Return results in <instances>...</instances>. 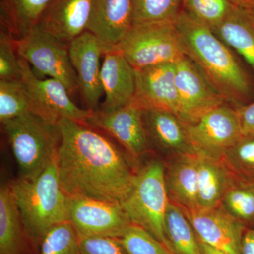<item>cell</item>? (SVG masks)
<instances>
[{"label": "cell", "instance_id": "obj_1", "mask_svg": "<svg viewBox=\"0 0 254 254\" xmlns=\"http://www.w3.org/2000/svg\"><path fill=\"white\" fill-rule=\"evenodd\" d=\"M58 127L60 140L55 162L66 195L121 205L136 173L125 155L86 124L62 118Z\"/></svg>", "mask_w": 254, "mask_h": 254}, {"label": "cell", "instance_id": "obj_2", "mask_svg": "<svg viewBox=\"0 0 254 254\" xmlns=\"http://www.w3.org/2000/svg\"><path fill=\"white\" fill-rule=\"evenodd\" d=\"M174 26L184 51L226 102L242 105L250 96V79L230 48L211 28L183 9ZM236 106V107H237Z\"/></svg>", "mask_w": 254, "mask_h": 254}, {"label": "cell", "instance_id": "obj_3", "mask_svg": "<svg viewBox=\"0 0 254 254\" xmlns=\"http://www.w3.org/2000/svg\"><path fill=\"white\" fill-rule=\"evenodd\" d=\"M10 186L25 233L33 242L41 243L52 227L68 221V196L60 185L55 158L38 176L19 177Z\"/></svg>", "mask_w": 254, "mask_h": 254}, {"label": "cell", "instance_id": "obj_4", "mask_svg": "<svg viewBox=\"0 0 254 254\" xmlns=\"http://www.w3.org/2000/svg\"><path fill=\"white\" fill-rule=\"evenodd\" d=\"M165 168L160 160H152L137 170L131 190L121 206L131 224L143 227L170 250L165 232L169 203Z\"/></svg>", "mask_w": 254, "mask_h": 254}, {"label": "cell", "instance_id": "obj_5", "mask_svg": "<svg viewBox=\"0 0 254 254\" xmlns=\"http://www.w3.org/2000/svg\"><path fill=\"white\" fill-rule=\"evenodd\" d=\"M1 125L17 162L20 178L38 176L54 160L60 140L58 124L29 114Z\"/></svg>", "mask_w": 254, "mask_h": 254}, {"label": "cell", "instance_id": "obj_6", "mask_svg": "<svg viewBox=\"0 0 254 254\" xmlns=\"http://www.w3.org/2000/svg\"><path fill=\"white\" fill-rule=\"evenodd\" d=\"M115 50L135 69L176 63L186 56L174 23H133Z\"/></svg>", "mask_w": 254, "mask_h": 254}, {"label": "cell", "instance_id": "obj_7", "mask_svg": "<svg viewBox=\"0 0 254 254\" xmlns=\"http://www.w3.org/2000/svg\"><path fill=\"white\" fill-rule=\"evenodd\" d=\"M18 56L28 62L40 76L63 83L70 95L78 90L77 78L69 58V45L36 25L16 40Z\"/></svg>", "mask_w": 254, "mask_h": 254}, {"label": "cell", "instance_id": "obj_8", "mask_svg": "<svg viewBox=\"0 0 254 254\" xmlns=\"http://www.w3.org/2000/svg\"><path fill=\"white\" fill-rule=\"evenodd\" d=\"M19 64L20 81L32 114L55 125L62 118L86 123L91 110L78 108L70 98L71 95L63 83L54 78L38 77L28 62L20 57Z\"/></svg>", "mask_w": 254, "mask_h": 254}, {"label": "cell", "instance_id": "obj_9", "mask_svg": "<svg viewBox=\"0 0 254 254\" xmlns=\"http://www.w3.org/2000/svg\"><path fill=\"white\" fill-rule=\"evenodd\" d=\"M185 125L195 151L215 158H221L243 136L236 108L225 103Z\"/></svg>", "mask_w": 254, "mask_h": 254}, {"label": "cell", "instance_id": "obj_10", "mask_svg": "<svg viewBox=\"0 0 254 254\" xmlns=\"http://www.w3.org/2000/svg\"><path fill=\"white\" fill-rule=\"evenodd\" d=\"M68 222L78 237L120 238L131 225L121 205L78 196H68Z\"/></svg>", "mask_w": 254, "mask_h": 254}, {"label": "cell", "instance_id": "obj_11", "mask_svg": "<svg viewBox=\"0 0 254 254\" xmlns=\"http://www.w3.org/2000/svg\"><path fill=\"white\" fill-rule=\"evenodd\" d=\"M143 113V105L135 99L113 111H92L85 124L108 133L123 145L131 158L138 160L149 150L150 145Z\"/></svg>", "mask_w": 254, "mask_h": 254}, {"label": "cell", "instance_id": "obj_12", "mask_svg": "<svg viewBox=\"0 0 254 254\" xmlns=\"http://www.w3.org/2000/svg\"><path fill=\"white\" fill-rule=\"evenodd\" d=\"M175 66L179 98L177 116L184 123H194L205 113L226 103L190 58L184 57Z\"/></svg>", "mask_w": 254, "mask_h": 254}, {"label": "cell", "instance_id": "obj_13", "mask_svg": "<svg viewBox=\"0 0 254 254\" xmlns=\"http://www.w3.org/2000/svg\"><path fill=\"white\" fill-rule=\"evenodd\" d=\"M68 52L78 90L88 109L96 111L103 93L100 59L104 53L101 43L93 33L86 31L70 43Z\"/></svg>", "mask_w": 254, "mask_h": 254}, {"label": "cell", "instance_id": "obj_14", "mask_svg": "<svg viewBox=\"0 0 254 254\" xmlns=\"http://www.w3.org/2000/svg\"><path fill=\"white\" fill-rule=\"evenodd\" d=\"M183 210L200 240L227 254H241L242 236L247 227L232 218L220 205Z\"/></svg>", "mask_w": 254, "mask_h": 254}, {"label": "cell", "instance_id": "obj_15", "mask_svg": "<svg viewBox=\"0 0 254 254\" xmlns=\"http://www.w3.org/2000/svg\"><path fill=\"white\" fill-rule=\"evenodd\" d=\"M134 0H93L86 31L100 42L103 53L116 48L133 24Z\"/></svg>", "mask_w": 254, "mask_h": 254}, {"label": "cell", "instance_id": "obj_16", "mask_svg": "<svg viewBox=\"0 0 254 254\" xmlns=\"http://www.w3.org/2000/svg\"><path fill=\"white\" fill-rule=\"evenodd\" d=\"M135 72L136 99L143 108L168 110L177 116L179 98L175 63L160 64L135 69Z\"/></svg>", "mask_w": 254, "mask_h": 254}, {"label": "cell", "instance_id": "obj_17", "mask_svg": "<svg viewBox=\"0 0 254 254\" xmlns=\"http://www.w3.org/2000/svg\"><path fill=\"white\" fill-rule=\"evenodd\" d=\"M104 55L100 78L105 98L98 110L113 111L136 99V72L118 50H112Z\"/></svg>", "mask_w": 254, "mask_h": 254}, {"label": "cell", "instance_id": "obj_18", "mask_svg": "<svg viewBox=\"0 0 254 254\" xmlns=\"http://www.w3.org/2000/svg\"><path fill=\"white\" fill-rule=\"evenodd\" d=\"M93 0H50L38 26L69 45L86 31Z\"/></svg>", "mask_w": 254, "mask_h": 254}, {"label": "cell", "instance_id": "obj_19", "mask_svg": "<svg viewBox=\"0 0 254 254\" xmlns=\"http://www.w3.org/2000/svg\"><path fill=\"white\" fill-rule=\"evenodd\" d=\"M143 118L150 144L173 158L196 153L185 123L175 114L158 108H143Z\"/></svg>", "mask_w": 254, "mask_h": 254}, {"label": "cell", "instance_id": "obj_20", "mask_svg": "<svg viewBox=\"0 0 254 254\" xmlns=\"http://www.w3.org/2000/svg\"><path fill=\"white\" fill-rule=\"evenodd\" d=\"M169 200L187 210L198 208V155L173 157L165 168Z\"/></svg>", "mask_w": 254, "mask_h": 254}, {"label": "cell", "instance_id": "obj_21", "mask_svg": "<svg viewBox=\"0 0 254 254\" xmlns=\"http://www.w3.org/2000/svg\"><path fill=\"white\" fill-rule=\"evenodd\" d=\"M197 155L198 208H215L220 205L225 192L236 175L221 158H213L200 153H197Z\"/></svg>", "mask_w": 254, "mask_h": 254}, {"label": "cell", "instance_id": "obj_22", "mask_svg": "<svg viewBox=\"0 0 254 254\" xmlns=\"http://www.w3.org/2000/svg\"><path fill=\"white\" fill-rule=\"evenodd\" d=\"M212 30L254 70V15L251 10L235 5L227 17Z\"/></svg>", "mask_w": 254, "mask_h": 254}, {"label": "cell", "instance_id": "obj_23", "mask_svg": "<svg viewBox=\"0 0 254 254\" xmlns=\"http://www.w3.org/2000/svg\"><path fill=\"white\" fill-rule=\"evenodd\" d=\"M24 227L11 186L0 188V254H23Z\"/></svg>", "mask_w": 254, "mask_h": 254}, {"label": "cell", "instance_id": "obj_24", "mask_svg": "<svg viewBox=\"0 0 254 254\" xmlns=\"http://www.w3.org/2000/svg\"><path fill=\"white\" fill-rule=\"evenodd\" d=\"M50 0H0L1 28L15 40L38 24Z\"/></svg>", "mask_w": 254, "mask_h": 254}, {"label": "cell", "instance_id": "obj_25", "mask_svg": "<svg viewBox=\"0 0 254 254\" xmlns=\"http://www.w3.org/2000/svg\"><path fill=\"white\" fill-rule=\"evenodd\" d=\"M165 236L175 254H202L196 234L183 209L169 200L165 217Z\"/></svg>", "mask_w": 254, "mask_h": 254}, {"label": "cell", "instance_id": "obj_26", "mask_svg": "<svg viewBox=\"0 0 254 254\" xmlns=\"http://www.w3.org/2000/svg\"><path fill=\"white\" fill-rule=\"evenodd\" d=\"M220 205L246 227L254 225V180L236 176Z\"/></svg>", "mask_w": 254, "mask_h": 254}, {"label": "cell", "instance_id": "obj_27", "mask_svg": "<svg viewBox=\"0 0 254 254\" xmlns=\"http://www.w3.org/2000/svg\"><path fill=\"white\" fill-rule=\"evenodd\" d=\"M182 9V0H134L133 23H174Z\"/></svg>", "mask_w": 254, "mask_h": 254}, {"label": "cell", "instance_id": "obj_28", "mask_svg": "<svg viewBox=\"0 0 254 254\" xmlns=\"http://www.w3.org/2000/svg\"><path fill=\"white\" fill-rule=\"evenodd\" d=\"M182 9L200 23L213 28L227 17L235 4L230 0H182Z\"/></svg>", "mask_w": 254, "mask_h": 254}, {"label": "cell", "instance_id": "obj_29", "mask_svg": "<svg viewBox=\"0 0 254 254\" xmlns=\"http://www.w3.org/2000/svg\"><path fill=\"white\" fill-rule=\"evenodd\" d=\"M40 254H81L77 233L70 222L58 224L47 232Z\"/></svg>", "mask_w": 254, "mask_h": 254}, {"label": "cell", "instance_id": "obj_30", "mask_svg": "<svg viewBox=\"0 0 254 254\" xmlns=\"http://www.w3.org/2000/svg\"><path fill=\"white\" fill-rule=\"evenodd\" d=\"M221 159L236 176L254 180V135L242 136Z\"/></svg>", "mask_w": 254, "mask_h": 254}, {"label": "cell", "instance_id": "obj_31", "mask_svg": "<svg viewBox=\"0 0 254 254\" xmlns=\"http://www.w3.org/2000/svg\"><path fill=\"white\" fill-rule=\"evenodd\" d=\"M32 114L21 81L0 80V122Z\"/></svg>", "mask_w": 254, "mask_h": 254}, {"label": "cell", "instance_id": "obj_32", "mask_svg": "<svg viewBox=\"0 0 254 254\" xmlns=\"http://www.w3.org/2000/svg\"><path fill=\"white\" fill-rule=\"evenodd\" d=\"M120 240L127 254H175L143 227L131 224Z\"/></svg>", "mask_w": 254, "mask_h": 254}, {"label": "cell", "instance_id": "obj_33", "mask_svg": "<svg viewBox=\"0 0 254 254\" xmlns=\"http://www.w3.org/2000/svg\"><path fill=\"white\" fill-rule=\"evenodd\" d=\"M19 56L14 37L1 28L0 32V80L19 81L21 80Z\"/></svg>", "mask_w": 254, "mask_h": 254}, {"label": "cell", "instance_id": "obj_34", "mask_svg": "<svg viewBox=\"0 0 254 254\" xmlns=\"http://www.w3.org/2000/svg\"><path fill=\"white\" fill-rule=\"evenodd\" d=\"M78 240L81 254H127L117 237H81Z\"/></svg>", "mask_w": 254, "mask_h": 254}, {"label": "cell", "instance_id": "obj_35", "mask_svg": "<svg viewBox=\"0 0 254 254\" xmlns=\"http://www.w3.org/2000/svg\"><path fill=\"white\" fill-rule=\"evenodd\" d=\"M243 136L254 135V102L236 107Z\"/></svg>", "mask_w": 254, "mask_h": 254}, {"label": "cell", "instance_id": "obj_36", "mask_svg": "<svg viewBox=\"0 0 254 254\" xmlns=\"http://www.w3.org/2000/svg\"><path fill=\"white\" fill-rule=\"evenodd\" d=\"M241 254H254V228H246L242 236Z\"/></svg>", "mask_w": 254, "mask_h": 254}, {"label": "cell", "instance_id": "obj_37", "mask_svg": "<svg viewBox=\"0 0 254 254\" xmlns=\"http://www.w3.org/2000/svg\"><path fill=\"white\" fill-rule=\"evenodd\" d=\"M198 239L202 254H229L226 253V252L219 250L218 249L214 248V247H211V246L207 245V244L203 242V241L200 240L198 237Z\"/></svg>", "mask_w": 254, "mask_h": 254}, {"label": "cell", "instance_id": "obj_38", "mask_svg": "<svg viewBox=\"0 0 254 254\" xmlns=\"http://www.w3.org/2000/svg\"><path fill=\"white\" fill-rule=\"evenodd\" d=\"M232 4L243 9L252 10L254 9V0H230Z\"/></svg>", "mask_w": 254, "mask_h": 254}, {"label": "cell", "instance_id": "obj_39", "mask_svg": "<svg viewBox=\"0 0 254 254\" xmlns=\"http://www.w3.org/2000/svg\"><path fill=\"white\" fill-rule=\"evenodd\" d=\"M251 11H252V13H253L254 15V9H252V10H251Z\"/></svg>", "mask_w": 254, "mask_h": 254}]
</instances>
